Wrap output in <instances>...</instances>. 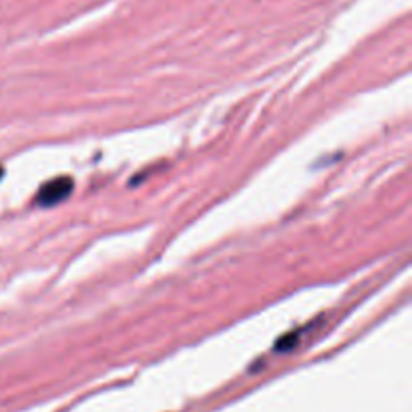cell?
Listing matches in <instances>:
<instances>
[{"instance_id":"6da1fadb","label":"cell","mask_w":412,"mask_h":412,"mask_svg":"<svg viewBox=\"0 0 412 412\" xmlns=\"http://www.w3.org/2000/svg\"><path fill=\"white\" fill-rule=\"evenodd\" d=\"M73 194V179L71 177H56L47 181L37 197V203L43 207H52L59 205L61 201H65L69 195Z\"/></svg>"}]
</instances>
